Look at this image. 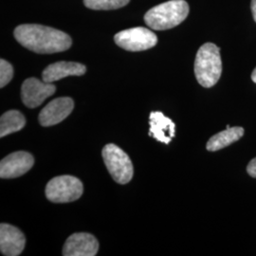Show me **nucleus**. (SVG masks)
<instances>
[{
    "label": "nucleus",
    "instance_id": "9b49d317",
    "mask_svg": "<svg viewBox=\"0 0 256 256\" xmlns=\"http://www.w3.org/2000/svg\"><path fill=\"white\" fill-rule=\"evenodd\" d=\"M25 245L26 238L18 228L5 223L0 225V250L3 256H20Z\"/></svg>",
    "mask_w": 256,
    "mask_h": 256
},
{
    "label": "nucleus",
    "instance_id": "ddd939ff",
    "mask_svg": "<svg viewBox=\"0 0 256 256\" xmlns=\"http://www.w3.org/2000/svg\"><path fill=\"white\" fill-rule=\"evenodd\" d=\"M150 130L149 136L154 138L156 140L168 144L174 137V126L173 120L165 117L164 113L154 111L150 113Z\"/></svg>",
    "mask_w": 256,
    "mask_h": 256
},
{
    "label": "nucleus",
    "instance_id": "f8f14e48",
    "mask_svg": "<svg viewBox=\"0 0 256 256\" xmlns=\"http://www.w3.org/2000/svg\"><path fill=\"white\" fill-rule=\"evenodd\" d=\"M86 72L84 64L61 61L48 66L42 74V80L46 82H54L68 76H82Z\"/></svg>",
    "mask_w": 256,
    "mask_h": 256
},
{
    "label": "nucleus",
    "instance_id": "2eb2a0df",
    "mask_svg": "<svg viewBox=\"0 0 256 256\" xmlns=\"http://www.w3.org/2000/svg\"><path fill=\"white\" fill-rule=\"evenodd\" d=\"M26 119L18 110H10L4 113L0 119V137L4 138L18 132L25 126Z\"/></svg>",
    "mask_w": 256,
    "mask_h": 256
},
{
    "label": "nucleus",
    "instance_id": "20e7f679",
    "mask_svg": "<svg viewBox=\"0 0 256 256\" xmlns=\"http://www.w3.org/2000/svg\"><path fill=\"white\" fill-rule=\"evenodd\" d=\"M104 164L113 180L119 184L129 182L134 174L133 164L128 154L115 144H106L102 151Z\"/></svg>",
    "mask_w": 256,
    "mask_h": 256
},
{
    "label": "nucleus",
    "instance_id": "f3484780",
    "mask_svg": "<svg viewBox=\"0 0 256 256\" xmlns=\"http://www.w3.org/2000/svg\"><path fill=\"white\" fill-rule=\"evenodd\" d=\"M14 76L12 66L4 59L0 60V88H4L9 84Z\"/></svg>",
    "mask_w": 256,
    "mask_h": 256
},
{
    "label": "nucleus",
    "instance_id": "f03ea898",
    "mask_svg": "<svg viewBox=\"0 0 256 256\" xmlns=\"http://www.w3.org/2000/svg\"><path fill=\"white\" fill-rule=\"evenodd\" d=\"M189 14L185 0H170L149 10L144 16L147 26L155 30H166L178 26Z\"/></svg>",
    "mask_w": 256,
    "mask_h": 256
},
{
    "label": "nucleus",
    "instance_id": "a211bd4d",
    "mask_svg": "<svg viewBox=\"0 0 256 256\" xmlns=\"http://www.w3.org/2000/svg\"><path fill=\"white\" fill-rule=\"evenodd\" d=\"M248 174L252 178H256V158L252 160L247 166Z\"/></svg>",
    "mask_w": 256,
    "mask_h": 256
},
{
    "label": "nucleus",
    "instance_id": "dca6fc26",
    "mask_svg": "<svg viewBox=\"0 0 256 256\" xmlns=\"http://www.w3.org/2000/svg\"><path fill=\"white\" fill-rule=\"evenodd\" d=\"M130 0H84V6L96 10H117L128 5Z\"/></svg>",
    "mask_w": 256,
    "mask_h": 256
},
{
    "label": "nucleus",
    "instance_id": "39448f33",
    "mask_svg": "<svg viewBox=\"0 0 256 256\" xmlns=\"http://www.w3.org/2000/svg\"><path fill=\"white\" fill-rule=\"evenodd\" d=\"M84 186L80 180L72 176H59L46 184V196L50 202L68 203L82 196Z\"/></svg>",
    "mask_w": 256,
    "mask_h": 256
},
{
    "label": "nucleus",
    "instance_id": "7ed1b4c3",
    "mask_svg": "<svg viewBox=\"0 0 256 256\" xmlns=\"http://www.w3.org/2000/svg\"><path fill=\"white\" fill-rule=\"evenodd\" d=\"M222 74L220 48L212 43L202 45L194 60V74L203 88H212L218 82Z\"/></svg>",
    "mask_w": 256,
    "mask_h": 256
},
{
    "label": "nucleus",
    "instance_id": "f257e3e1",
    "mask_svg": "<svg viewBox=\"0 0 256 256\" xmlns=\"http://www.w3.org/2000/svg\"><path fill=\"white\" fill-rule=\"evenodd\" d=\"M14 34L19 44L40 54L62 52L72 44L70 36L64 32L38 24L20 25Z\"/></svg>",
    "mask_w": 256,
    "mask_h": 256
},
{
    "label": "nucleus",
    "instance_id": "4468645a",
    "mask_svg": "<svg viewBox=\"0 0 256 256\" xmlns=\"http://www.w3.org/2000/svg\"><path fill=\"white\" fill-rule=\"evenodd\" d=\"M244 135V128L240 126L227 128L224 131L216 134L210 138L207 142L206 148L210 152L218 151L225 147L229 146L234 142L239 140Z\"/></svg>",
    "mask_w": 256,
    "mask_h": 256
},
{
    "label": "nucleus",
    "instance_id": "6ab92c4d",
    "mask_svg": "<svg viewBox=\"0 0 256 256\" xmlns=\"http://www.w3.org/2000/svg\"><path fill=\"white\" fill-rule=\"evenodd\" d=\"M250 9H252V16L256 22V0H252L250 3Z\"/></svg>",
    "mask_w": 256,
    "mask_h": 256
},
{
    "label": "nucleus",
    "instance_id": "aec40b11",
    "mask_svg": "<svg viewBox=\"0 0 256 256\" xmlns=\"http://www.w3.org/2000/svg\"><path fill=\"white\" fill-rule=\"evenodd\" d=\"M252 80L256 84V68H254V70L252 72Z\"/></svg>",
    "mask_w": 256,
    "mask_h": 256
},
{
    "label": "nucleus",
    "instance_id": "6e6552de",
    "mask_svg": "<svg viewBox=\"0 0 256 256\" xmlns=\"http://www.w3.org/2000/svg\"><path fill=\"white\" fill-rule=\"evenodd\" d=\"M34 164V158L28 152L18 151L4 158L0 162V178H16L28 172Z\"/></svg>",
    "mask_w": 256,
    "mask_h": 256
},
{
    "label": "nucleus",
    "instance_id": "1a4fd4ad",
    "mask_svg": "<svg viewBox=\"0 0 256 256\" xmlns=\"http://www.w3.org/2000/svg\"><path fill=\"white\" fill-rule=\"evenodd\" d=\"M74 108L72 98L61 97L50 102L39 114V122L42 126H52L60 124L70 116Z\"/></svg>",
    "mask_w": 256,
    "mask_h": 256
},
{
    "label": "nucleus",
    "instance_id": "0eeeda50",
    "mask_svg": "<svg viewBox=\"0 0 256 256\" xmlns=\"http://www.w3.org/2000/svg\"><path fill=\"white\" fill-rule=\"evenodd\" d=\"M56 92V86L52 82L40 81L36 78H28L22 84L21 98L28 108L41 106L48 97Z\"/></svg>",
    "mask_w": 256,
    "mask_h": 256
},
{
    "label": "nucleus",
    "instance_id": "423d86ee",
    "mask_svg": "<svg viewBox=\"0 0 256 256\" xmlns=\"http://www.w3.org/2000/svg\"><path fill=\"white\" fill-rule=\"evenodd\" d=\"M115 43L128 52L146 50L158 43V37L146 28L136 27L118 32L114 37Z\"/></svg>",
    "mask_w": 256,
    "mask_h": 256
},
{
    "label": "nucleus",
    "instance_id": "9d476101",
    "mask_svg": "<svg viewBox=\"0 0 256 256\" xmlns=\"http://www.w3.org/2000/svg\"><path fill=\"white\" fill-rule=\"evenodd\" d=\"M99 250L97 239L88 232H77L66 239L63 248L64 256H94Z\"/></svg>",
    "mask_w": 256,
    "mask_h": 256
}]
</instances>
